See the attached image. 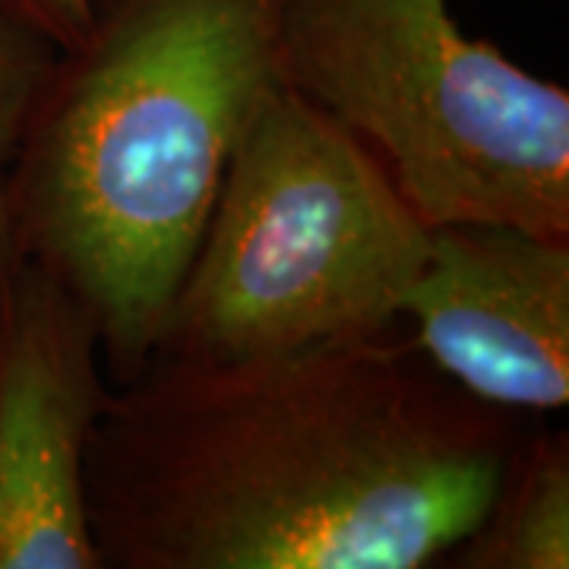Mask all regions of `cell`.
Listing matches in <instances>:
<instances>
[{
  "label": "cell",
  "instance_id": "obj_5",
  "mask_svg": "<svg viewBox=\"0 0 569 569\" xmlns=\"http://www.w3.org/2000/svg\"><path fill=\"white\" fill-rule=\"evenodd\" d=\"M108 396L96 317L22 257L0 332V569H102L86 449Z\"/></svg>",
  "mask_w": 569,
  "mask_h": 569
},
{
  "label": "cell",
  "instance_id": "obj_9",
  "mask_svg": "<svg viewBox=\"0 0 569 569\" xmlns=\"http://www.w3.org/2000/svg\"><path fill=\"white\" fill-rule=\"evenodd\" d=\"M22 263L20 238H17V222H13V206H10V190H7V174H0V332L7 320V305L13 279Z\"/></svg>",
  "mask_w": 569,
  "mask_h": 569
},
{
  "label": "cell",
  "instance_id": "obj_1",
  "mask_svg": "<svg viewBox=\"0 0 569 569\" xmlns=\"http://www.w3.org/2000/svg\"><path fill=\"white\" fill-rule=\"evenodd\" d=\"M512 411L387 332L269 361L156 358L86 449L102 569H418L488 522Z\"/></svg>",
  "mask_w": 569,
  "mask_h": 569
},
{
  "label": "cell",
  "instance_id": "obj_2",
  "mask_svg": "<svg viewBox=\"0 0 569 569\" xmlns=\"http://www.w3.org/2000/svg\"><path fill=\"white\" fill-rule=\"evenodd\" d=\"M284 0H89L7 190L123 387L159 342L247 118L282 86Z\"/></svg>",
  "mask_w": 569,
  "mask_h": 569
},
{
  "label": "cell",
  "instance_id": "obj_4",
  "mask_svg": "<svg viewBox=\"0 0 569 569\" xmlns=\"http://www.w3.org/2000/svg\"><path fill=\"white\" fill-rule=\"evenodd\" d=\"M282 80L365 142L430 228L569 234V92L468 39L447 0H284Z\"/></svg>",
  "mask_w": 569,
  "mask_h": 569
},
{
  "label": "cell",
  "instance_id": "obj_8",
  "mask_svg": "<svg viewBox=\"0 0 569 569\" xmlns=\"http://www.w3.org/2000/svg\"><path fill=\"white\" fill-rule=\"evenodd\" d=\"M63 48L26 0H0V174L17 159Z\"/></svg>",
  "mask_w": 569,
  "mask_h": 569
},
{
  "label": "cell",
  "instance_id": "obj_10",
  "mask_svg": "<svg viewBox=\"0 0 569 569\" xmlns=\"http://www.w3.org/2000/svg\"><path fill=\"white\" fill-rule=\"evenodd\" d=\"M67 44L77 41L89 22V0H26Z\"/></svg>",
  "mask_w": 569,
  "mask_h": 569
},
{
  "label": "cell",
  "instance_id": "obj_3",
  "mask_svg": "<svg viewBox=\"0 0 569 569\" xmlns=\"http://www.w3.org/2000/svg\"><path fill=\"white\" fill-rule=\"evenodd\" d=\"M427 250L383 162L282 82L228 156L149 361L247 365L387 332Z\"/></svg>",
  "mask_w": 569,
  "mask_h": 569
},
{
  "label": "cell",
  "instance_id": "obj_7",
  "mask_svg": "<svg viewBox=\"0 0 569 569\" xmlns=\"http://www.w3.org/2000/svg\"><path fill=\"white\" fill-rule=\"evenodd\" d=\"M452 557L475 569L569 567V443L550 433L519 449L488 522Z\"/></svg>",
  "mask_w": 569,
  "mask_h": 569
},
{
  "label": "cell",
  "instance_id": "obj_6",
  "mask_svg": "<svg viewBox=\"0 0 569 569\" xmlns=\"http://www.w3.org/2000/svg\"><path fill=\"white\" fill-rule=\"evenodd\" d=\"M402 313L468 396L507 411L569 406V234L437 224Z\"/></svg>",
  "mask_w": 569,
  "mask_h": 569
}]
</instances>
